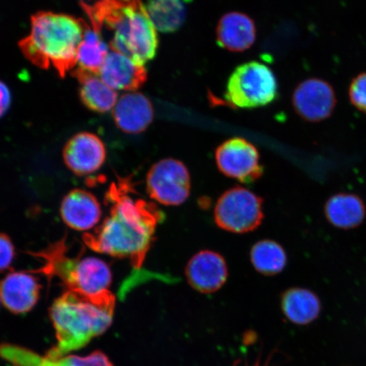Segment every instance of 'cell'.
Instances as JSON below:
<instances>
[{
  "instance_id": "1",
  "label": "cell",
  "mask_w": 366,
  "mask_h": 366,
  "mask_svg": "<svg viewBox=\"0 0 366 366\" xmlns=\"http://www.w3.org/2000/svg\"><path fill=\"white\" fill-rule=\"evenodd\" d=\"M132 190L130 178L113 182L107 194L112 204L109 216L94 232L84 233L82 239L92 250L128 259L135 269H140L164 214L157 204L132 198Z\"/></svg>"
},
{
  "instance_id": "4",
  "label": "cell",
  "mask_w": 366,
  "mask_h": 366,
  "mask_svg": "<svg viewBox=\"0 0 366 366\" xmlns=\"http://www.w3.org/2000/svg\"><path fill=\"white\" fill-rule=\"evenodd\" d=\"M86 22L66 14L39 11L31 17L29 36L19 42L23 56L41 69L53 68L61 77L77 66V53Z\"/></svg>"
},
{
  "instance_id": "19",
  "label": "cell",
  "mask_w": 366,
  "mask_h": 366,
  "mask_svg": "<svg viewBox=\"0 0 366 366\" xmlns=\"http://www.w3.org/2000/svg\"><path fill=\"white\" fill-rule=\"evenodd\" d=\"M325 217L333 227L350 230L363 223L366 208L360 196L350 193L334 194L325 204Z\"/></svg>"
},
{
  "instance_id": "22",
  "label": "cell",
  "mask_w": 366,
  "mask_h": 366,
  "mask_svg": "<svg viewBox=\"0 0 366 366\" xmlns=\"http://www.w3.org/2000/svg\"><path fill=\"white\" fill-rule=\"evenodd\" d=\"M109 51L111 49L102 36L86 23L77 53V67L99 76Z\"/></svg>"
},
{
  "instance_id": "9",
  "label": "cell",
  "mask_w": 366,
  "mask_h": 366,
  "mask_svg": "<svg viewBox=\"0 0 366 366\" xmlns=\"http://www.w3.org/2000/svg\"><path fill=\"white\" fill-rule=\"evenodd\" d=\"M216 162L224 175L242 183L257 181L263 174L258 149L242 137H233L219 145Z\"/></svg>"
},
{
  "instance_id": "7",
  "label": "cell",
  "mask_w": 366,
  "mask_h": 366,
  "mask_svg": "<svg viewBox=\"0 0 366 366\" xmlns=\"http://www.w3.org/2000/svg\"><path fill=\"white\" fill-rule=\"evenodd\" d=\"M263 200L242 187L227 190L217 200L214 217L217 225L227 232L246 233L262 222Z\"/></svg>"
},
{
  "instance_id": "6",
  "label": "cell",
  "mask_w": 366,
  "mask_h": 366,
  "mask_svg": "<svg viewBox=\"0 0 366 366\" xmlns=\"http://www.w3.org/2000/svg\"><path fill=\"white\" fill-rule=\"evenodd\" d=\"M277 81L264 64L251 61L237 66L229 77L225 98L233 107L251 109L272 103L277 96Z\"/></svg>"
},
{
  "instance_id": "12",
  "label": "cell",
  "mask_w": 366,
  "mask_h": 366,
  "mask_svg": "<svg viewBox=\"0 0 366 366\" xmlns=\"http://www.w3.org/2000/svg\"><path fill=\"white\" fill-rule=\"evenodd\" d=\"M187 282L202 294H212L225 285L228 269L223 256L212 250L199 252L186 268Z\"/></svg>"
},
{
  "instance_id": "23",
  "label": "cell",
  "mask_w": 366,
  "mask_h": 366,
  "mask_svg": "<svg viewBox=\"0 0 366 366\" xmlns=\"http://www.w3.org/2000/svg\"><path fill=\"white\" fill-rule=\"evenodd\" d=\"M251 262L256 271L265 276H273L285 269L287 262L286 251L278 242L262 240L252 247Z\"/></svg>"
},
{
  "instance_id": "20",
  "label": "cell",
  "mask_w": 366,
  "mask_h": 366,
  "mask_svg": "<svg viewBox=\"0 0 366 366\" xmlns=\"http://www.w3.org/2000/svg\"><path fill=\"white\" fill-rule=\"evenodd\" d=\"M282 310L292 323L305 326L319 317L322 303L314 292L303 287H292L282 297Z\"/></svg>"
},
{
  "instance_id": "5",
  "label": "cell",
  "mask_w": 366,
  "mask_h": 366,
  "mask_svg": "<svg viewBox=\"0 0 366 366\" xmlns=\"http://www.w3.org/2000/svg\"><path fill=\"white\" fill-rule=\"evenodd\" d=\"M33 255L44 262L43 267L35 272L42 273L49 279L59 278L66 291L88 296L109 291L112 273L108 264L96 257H71L65 239Z\"/></svg>"
},
{
  "instance_id": "11",
  "label": "cell",
  "mask_w": 366,
  "mask_h": 366,
  "mask_svg": "<svg viewBox=\"0 0 366 366\" xmlns=\"http://www.w3.org/2000/svg\"><path fill=\"white\" fill-rule=\"evenodd\" d=\"M336 103L331 84L319 79L301 82L292 95L295 112L304 120L310 122H322L331 117Z\"/></svg>"
},
{
  "instance_id": "16",
  "label": "cell",
  "mask_w": 366,
  "mask_h": 366,
  "mask_svg": "<svg viewBox=\"0 0 366 366\" xmlns=\"http://www.w3.org/2000/svg\"><path fill=\"white\" fill-rule=\"evenodd\" d=\"M99 76L114 90L135 92L147 81V71L124 54L111 50Z\"/></svg>"
},
{
  "instance_id": "15",
  "label": "cell",
  "mask_w": 366,
  "mask_h": 366,
  "mask_svg": "<svg viewBox=\"0 0 366 366\" xmlns=\"http://www.w3.org/2000/svg\"><path fill=\"white\" fill-rule=\"evenodd\" d=\"M154 116L149 99L137 92L122 94L113 109L114 123L119 129L128 134L144 132L152 123Z\"/></svg>"
},
{
  "instance_id": "3",
  "label": "cell",
  "mask_w": 366,
  "mask_h": 366,
  "mask_svg": "<svg viewBox=\"0 0 366 366\" xmlns=\"http://www.w3.org/2000/svg\"><path fill=\"white\" fill-rule=\"evenodd\" d=\"M116 297L111 291L94 296L66 291L49 308L57 345L46 358L58 360L84 347L112 323Z\"/></svg>"
},
{
  "instance_id": "28",
  "label": "cell",
  "mask_w": 366,
  "mask_h": 366,
  "mask_svg": "<svg viewBox=\"0 0 366 366\" xmlns=\"http://www.w3.org/2000/svg\"><path fill=\"white\" fill-rule=\"evenodd\" d=\"M0 301H1V300H0Z\"/></svg>"
},
{
  "instance_id": "21",
  "label": "cell",
  "mask_w": 366,
  "mask_h": 366,
  "mask_svg": "<svg viewBox=\"0 0 366 366\" xmlns=\"http://www.w3.org/2000/svg\"><path fill=\"white\" fill-rule=\"evenodd\" d=\"M146 9L160 33H174L186 19V7L182 0H148Z\"/></svg>"
},
{
  "instance_id": "14",
  "label": "cell",
  "mask_w": 366,
  "mask_h": 366,
  "mask_svg": "<svg viewBox=\"0 0 366 366\" xmlns=\"http://www.w3.org/2000/svg\"><path fill=\"white\" fill-rule=\"evenodd\" d=\"M61 217L66 225L73 230L86 232L100 222L102 209L99 201L89 191L73 189L64 197Z\"/></svg>"
},
{
  "instance_id": "13",
  "label": "cell",
  "mask_w": 366,
  "mask_h": 366,
  "mask_svg": "<svg viewBox=\"0 0 366 366\" xmlns=\"http://www.w3.org/2000/svg\"><path fill=\"white\" fill-rule=\"evenodd\" d=\"M40 288L38 279L33 274L13 272L0 282V300L11 312L26 314L38 303Z\"/></svg>"
},
{
  "instance_id": "26",
  "label": "cell",
  "mask_w": 366,
  "mask_h": 366,
  "mask_svg": "<svg viewBox=\"0 0 366 366\" xmlns=\"http://www.w3.org/2000/svg\"><path fill=\"white\" fill-rule=\"evenodd\" d=\"M15 258V247L10 237L0 232V272L11 267Z\"/></svg>"
},
{
  "instance_id": "2",
  "label": "cell",
  "mask_w": 366,
  "mask_h": 366,
  "mask_svg": "<svg viewBox=\"0 0 366 366\" xmlns=\"http://www.w3.org/2000/svg\"><path fill=\"white\" fill-rule=\"evenodd\" d=\"M90 26L102 36L112 51L124 54L139 65L157 53V27L141 0H98L81 2Z\"/></svg>"
},
{
  "instance_id": "17",
  "label": "cell",
  "mask_w": 366,
  "mask_h": 366,
  "mask_svg": "<svg viewBox=\"0 0 366 366\" xmlns=\"http://www.w3.org/2000/svg\"><path fill=\"white\" fill-rule=\"evenodd\" d=\"M217 36L221 47L232 52L245 51L255 42V24L245 14L227 13L218 23Z\"/></svg>"
},
{
  "instance_id": "24",
  "label": "cell",
  "mask_w": 366,
  "mask_h": 366,
  "mask_svg": "<svg viewBox=\"0 0 366 366\" xmlns=\"http://www.w3.org/2000/svg\"><path fill=\"white\" fill-rule=\"evenodd\" d=\"M43 366H114L108 357L102 352L96 351L85 357L76 355L64 356L58 360L44 361Z\"/></svg>"
},
{
  "instance_id": "10",
  "label": "cell",
  "mask_w": 366,
  "mask_h": 366,
  "mask_svg": "<svg viewBox=\"0 0 366 366\" xmlns=\"http://www.w3.org/2000/svg\"><path fill=\"white\" fill-rule=\"evenodd\" d=\"M66 167L77 177H86L98 172L107 159L104 142L92 132H79L69 139L63 149Z\"/></svg>"
},
{
  "instance_id": "27",
  "label": "cell",
  "mask_w": 366,
  "mask_h": 366,
  "mask_svg": "<svg viewBox=\"0 0 366 366\" xmlns=\"http://www.w3.org/2000/svg\"><path fill=\"white\" fill-rule=\"evenodd\" d=\"M11 94L6 84L0 81V118L3 117L10 109Z\"/></svg>"
},
{
  "instance_id": "25",
  "label": "cell",
  "mask_w": 366,
  "mask_h": 366,
  "mask_svg": "<svg viewBox=\"0 0 366 366\" xmlns=\"http://www.w3.org/2000/svg\"><path fill=\"white\" fill-rule=\"evenodd\" d=\"M350 98L355 107L366 114V72L361 73L352 81Z\"/></svg>"
},
{
  "instance_id": "18",
  "label": "cell",
  "mask_w": 366,
  "mask_h": 366,
  "mask_svg": "<svg viewBox=\"0 0 366 366\" xmlns=\"http://www.w3.org/2000/svg\"><path fill=\"white\" fill-rule=\"evenodd\" d=\"M72 75L79 82V96L82 104L92 112L105 113L117 104L118 94L105 84L99 75L76 67Z\"/></svg>"
},
{
  "instance_id": "8",
  "label": "cell",
  "mask_w": 366,
  "mask_h": 366,
  "mask_svg": "<svg viewBox=\"0 0 366 366\" xmlns=\"http://www.w3.org/2000/svg\"><path fill=\"white\" fill-rule=\"evenodd\" d=\"M150 198L167 206H177L189 199L191 178L189 169L180 160H159L150 168L146 177Z\"/></svg>"
}]
</instances>
